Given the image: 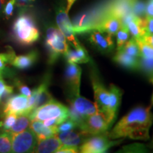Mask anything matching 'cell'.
<instances>
[{
	"label": "cell",
	"mask_w": 153,
	"mask_h": 153,
	"mask_svg": "<svg viewBox=\"0 0 153 153\" xmlns=\"http://www.w3.org/2000/svg\"><path fill=\"white\" fill-rule=\"evenodd\" d=\"M13 153L33 152L38 139L31 129H26L18 133H11Z\"/></svg>",
	"instance_id": "7"
},
{
	"label": "cell",
	"mask_w": 153,
	"mask_h": 153,
	"mask_svg": "<svg viewBox=\"0 0 153 153\" xmlns=\"http://www.w3.org/2000/svg\"><path fill=\"white\" fill-rule=\"evenodd\" d=\"M122 26L121 19L114 15H105L93 27L94 30L114 36Z\"/></svg>",
	"instance_id": "14"
},
{
	"label": "cell",
	"mask_w": 153,
	"mask_h": 153,
	"mask_svg": "<svg viewBox=\"0 0 153 153\" xmlns=\"http://www.w3.org/2000/svg\"><path fill=\"white\" fill-rule=\"evenodd\" d=\"M79 152V147L68 146L62 145V147L57 151L56 153H76Z\"/></svg>",
	"instance_id": "38"
},
{
	"label": "cell",
	"mask_w": 153,
	"mask_h": 153,
	"mask_svg": "<svg viewBox=\"0 0 153 153\" xmlns=\"http://www.w3.org/2000/svg\"><path fill=\"white\" fill-rule=\"evenodd\" d=\"M30 121L31 120H30L28 114H22L17 116L14 126L8 131L11 133H18L24 131L29 127Z\"/></svg>",
	"instance_id": "23"
},
{
	"label": "cell",
	"mask_w": 153,
	"mask_h": 153,
	"mask_svg": "<svg viewBox=\"0 0 153 153\" xmlns=\"http://www.w3.org/2000/svg\"><path fill=\"white\" fill-rule=\"evenodd\" d=\"M116 45H117V48L116 50L121 49L126 42L130 39V34L129 30L127 26H121V27L119 28L117 33H116Z\"/></svg>",
	"instance_id": "27"
},
{
	"label": "cell",
	"mask_w": 153,
	"mask_h": 153,
	"mask_svg": "<svg viewBox=\"0 0 153 153\" xmlns=\"http://www.w3.org/2000/svg\"><path fill=\"white\" fill-rule=\"evenodd\" d=\"M138 70L142 71L150 79L153 80V58H143L140 57Z\"/></svg>",
	"instance_id": "25"
},
{
	"label": "cell",
	"mask_w": 153,
	"mask_h": 153,
	"mask_svg": "<svg viewBox=\"0 0 153 153\" xmlns=\"http://www.w3.org/2000/svg\"><path fill=\"white\" fill-rule=\"evenodd\" d=\"M151 102H152V105H153V94L152 96V99H151Z\"/></svg>",
	"instance_id": "46"
},
{
	"label": "cell",
	"mask_w": 153,
	"mask_h": 153,
	"mask_svg": "<svg viewBox=\"0 0 153 153\" xmlns=\"http://www.w3.org/2000/svg\"><path fill=\"white\" fill-rule=\"evenodd\" d=\"M15 85L17 87H18L19 91H20L21 94H23L24 96H26V97H30L32 94V91L30 90V88L26 86L24 84H23L22 82L19 81V80L16 79L15 81Z\"/></svg>",
	"instance_id": "37"
},
{
	"label": "cell",
	"mask_w": 153,
	"mask_h": 153,
	"mask_svg": "<svg viewBox=\"0 0 153 153\" xmlns=\"http://www.w3.org/2000/svg\"><path fill=\"white\" fill-rule=\"evenodd\" d=\"M0 116H1V115H0Z\"/></svg>",
	"instance_id": "48"
},
{
	"label": "cell",
	"mask_w": 153,
	"mask_h": 153,
	"mask_svg": "<svg viewBox=\"0 0 153 153\" xmlns=\"http://www.w3.org/2000/svg\"><path fill=\"white\" fill-rule=\"evenodd\" d=\"M149 147H150V148L153 149V135H152V140H151V143H150V145H149Z\"/></svg>",
	"instance_id": "45"
},
{
	"label": "cell",
	"mask_w": 153,
	"mask_h": 153,
	"mask_svg": "<svg viewBox=\"0 0 153 153\" xmlns=\"http://www.w3.org/2000/svg\"><path fill=\"white\" fill-rule=\"evenodd\" d=\"M8 48V51L7 53H0V70H5L7 65H11L12 60L16 57L14 50L10 47Z\"/></svg>",
	"instance_id": "28"
},
{
	"label": "cell",
	"mask_w": 153,
	"mask_h": 153,
	"mask_svg": "<svg viewBox=\"0 0 153 153\" xmlns=\"http://www.w3.org/2000/svg\"><path fill=\"white\" fill-rule=\"evenodd\" d=\"M15 114L16 116L28 114V97L23 94L13 95L6 101L3 115ZM29 115V114H28Z\"/></svg>",
	"instance_id": "11"
},
{
	"label": "cell",
	"mask_w": 153,
	"mask_h": 153,
	"mask_svg": "<svg viewBox=\"0 0 153 153\" xmlns=\"http://www.w3.org/2000/svg\"><path fill=\"white\" fill-rule=\"evenodd\" d=\"M143 41H144L145 43H148L151 46L153 47V34H150V35H145L144 37L142 38Z\"/></svg>",
	"instance_id": "40"
},
{
	"label": "cell",
	"mask_w": 153,
	"mask_h": 153,
	"mask_svg": "<svg viewBox=\"0 0 153 153\" xmlns=\"http://www.w3.org/2000/svg\"><path fill=\"white\" fill-rule=\"evenodd\" d=\"M76 128H77V126L70 118H68V119L57 126V131H58V133L72 131V130H74Z\"/></svg>",
	"instance_id": "33"
},
{
	"label": "cell",
	"mask_w": 153,
	"mask_h": 153,
	"mask_svg": "<svg viewBox=\"0 0 153 153\" xmlns=\"http://www.w3.org/2000/svg\"><path fill=\"white\" fill-rule=\"evenodd\" d=\"M62 144L56 137H48L43 140H38L37 144L33 152L36 153H52L57 151L62 147Z\"/></svg>",
	"instance_id": "17"
},
{
	"label": "cell",
	"mask_w": 153,
	"mask_h": 153,
	"mask_svg": "<svg viewBox=\"0 0 153 153\" xmlns=\"http://www.w3.org/2000/svg\"><path fill=\"white\" fill-rule=\"evenodd\" d=\"M138 45L140 53V57L143 58H153V47L145 43L142 39L135 40Z\"/></svg>",
	"instance_id": "29"
},
{
	"label": "cell",
	"mask_w": 153,
	"mask_h": 153,
	"mask_svg": "<svg viewBox=\"0 0 153 153\" xmlns=\"http://www.w3.org/2000/svg\"><path fill=\"white\" fill-rule=\"evenodd\" d=\"M151 82H152V83L153 84V80H152V81H151Z\"/></svg>",
	"instance_id": "47"
},
{
	"label": "cell",
	"mask_w": 153,
	"mask_h": 153,
	"mask_svg": "<svg viewBox=\"0 0 153 153\" xmlns=\"http://www.w3.org/2000/svg\"><path fill=\"white\" fill-rule=\"evenodd\" d=\"M55 135L62 145L74 147H79L88 137H89L82 131L78 133L74 130L61 132L57 133Z\"/></svg>",
	"instance_id": "16"
},
{
	"label": "cell",
	"mask_w": 153,
	"mask_h": 153,
	"mask_svg": "<svg viewBox=\"0 0 153 153\" xmlns=\"http://www.w3.org/2000/svg\"><path fill=\"white\" fill-rule=\"evenodd\" d=\"M30 120L44 121L48 119H55L59 123L69 118V109L67 106L55 99L43 106L38 107L29 114Z\"/></svg>",
	"instance_id": "4"
},
{
	"label": "cell",
	"mask_w": 153,
	"mask_h": 153,
	"mask_svg": "<svg viewBox=\"0 0 153 153\" xmlns=\"http://www.w3.org/2000/svg\"><path fill=\"white\" fill-rule=\"evenodd\" d=\"M39 30L32 15L21 13L15 19L12 26V37L22 46H30L38 41Z\"/></svg>",
	"instance_id": "2"
},
{
	"label": "cell",
	"mask_w": 153,
	"mask_h": 153,
	"mask_svg": "<svg viewBox=\"0 0 153 153\" xmlns=\"http://www.w3.org/2000/svg\"><path fill=\"white\" fill-rule=\"evenodd\" d=\"M109 93L110 101L106 119L109 123L110 126H111L114 123L115 119H116L118 108H119L120 102H121L122 91L116 85L111 84L109 87Z\"/></svg>",
	"instance_id": "15"
},
{
	"label": "cell",
	"mask_w": 153,
	"mask_h": 153,
	"mask_svg": "<svg viewBox=\"0 0 153 153\" xmlns=\"http://www.w3.org/2000/svg\"><path fill=\"white\" fill-rule=\"evenodd\" d=\"M110 127L109 123L104 115L97 112L86 116L79 129L87 134L88 136H92L106 133Z\"/></svg>",
	"instance_id": "6"
},
{
	"label": "cell",
	"mask_w": 153,
	"mask_h": 153,
	"mask_svg": "<svg viewBox=\"0 0 153 153\" xmlns=\"http://www.w3.org/2000/svg\"><path fill=\"white\" fill-rule=\"evenodd\" d=\"M17 116L15 114L5 115L3 120L0 121V129L4 131H9L14 125Z\"/></svg>",
	"instance_id": "31"
},
{
	"label": "cell",
	"mask_w": 153,
	"mask_h": 153,
	"mask_svg": "<svg viewBox=\"0 0 153 153\" xmlns=\"http://www.w3.org/2000/svg\"><path fill=\"white\" fill-rule=\"evenodd\" d=\"M81 75L82 69L76 63L68 62L65 72V77L67 85L70 89L71 97L79 95Z\"/></svg>",
	"instance_id": "10"
},
{
	"label": "cell",
	"mask_w": 153,
	"mask_h": 153,
	"mask_svg": "<svg viewBox=\"0 0 153 153\" xmlns=\"http://www.w3.org/2000/svg\"><path fill=\"white\" fill-rule=\"evenodd\" d=\"M7 0H0V16L1 14H3V11L4 8V6L7 3Z\"/></svg>",
	"instance_id": "42"
},
{
	"label": "cell",
	"mask_w": 153,
	"mask_h": 153,
	"mask_svg": "<svg viewBox=\"0 0 153 153\" xmlns=\"http://www.w3.org/2000/svg\"><path fill=\"white\" fill-rule=\"evenodd\" d=\"M0 33H1V32H0Z\"/></svg>",
	"instance_id": "49"
},
{
	"label": "cell",
	"mask_w": 153,
	"mask_h": 153,
	"mask_svg": "<svg viewBox=\"0 0 153 153\" xmlns=\"http://www.w3.org/2000/svg\"><path fill=\"white\" fill-rule=\"evenodd\" d=\"M16 2V0H9V1H7V3H6L4 8L3 14H4L7 18H9V17L12 16Z\"/></svg>",
	"instance_id": "36"
},
{
	"label": "cell",
	"mask_w": 153,
	"mask_h": 153,
	"mask_svg": "<svg viewBox=\"0 0 153 153\" xmlns=\"http://www.w3.org/2000/svg\"><path fill=\"white\" fill-rule=\"evenodd\" d=\"M90 77L94 94L95 104L97 105L99 112L104 114L106 118L110 101L109 90L105 88L99 78L92 71L91 72Z\"/></svg>",
	"instance_id": "8"
},
{
	"label": "cell",
	"mask_w": 153,
	"mask_h": 153,
	"mask_svg": "<svg viewBox=\"0 0 153 153\" xmlns=\"http://www.w3.org/2000/svg\"><path fill=\"white\" fill-rule=\"evenodd\" d=\"M45 46L48 53V63L56 62L60 55H65L69 50L67 39L58 28L50 26L47 28Z\"/></svg>",
	"instance_id": "3"
},
{
	"label": "cell",
	"mask_w": 153,
	"mask_h": 153,
	"mask_svg": "<svg viewBox=\"0 0 153 153\" xmlns=\"http://www.w3.org/2000/svg\"><path fill=\"white\" fill-rule=\"evenodd\" d=\"M139 58L126 54L122 50H118L114 57V60L123 68L131 70H138Z\"/></svg>",
	"instance_id": "21"
},
{
	"label": "cell",
	"mask_w": 153,
	"mask_h": 153,
	"mask_svg": "<svg viewBox=\"0 0 153 153\" xmlns=\"http://www.w3.org/2000/svg\"><path fill=\"white\" fill-rule=\"evenodd\" d=\"M76 1V0H67V7H66V11L67 12H69L70 9H71L72 7L73 6L74 2Z\"/></svg>",
	"instance_id": "41"
},
{
	"label": "cell",
	"mask_w": 153,
	"mask_h": 153,
	"mask_svg": "<svg viewBox=\"0 0 153 153\" xmlns=\"http://www.w3.org/2000/svg\"><path fill=\"white\" fill-rule=\"evenodd\" d=\"M5 70H0V79H2L4 77V73Z\"/></svg>",
	"instance_id": "44"
},
{
	"label": "cell",
	"mask_w": 153,
	"mask_h": 153,
	"mask_svg": "<svg viewBox=\"0 0 153 153\" xmlns=\"http://www.w3.org/2000/svg\"><path fill=\"white\" fill-rule=\"evenodd\" d=\"M122 51L126 54L131 55V56L135 57H140V49L138 45L136 43V41L133 38H130L122 48Z\"/></svg>",
	"instance_id": "26"
},
{
	"label": "cell",
	"mask_w": 153,
	"mask_h": 153,
	"mask_svg": "<svg viewBox=\"0 0 153 153\" xmlns=\"http://www.w3.org/2000/svg\"><path fill=\"white\" fill-rule=\"evenodd\" d=\"M120 152H147L146 147L140 143H134V144L123 147L119 151Z\"/></svg>",
	"instance_id": "32"
},
{
	"label": "cell",
	"mask_w": 153,
	"mask_h": 153,
	"mask_svg": "<svg viewBox=\"0 0 153 153\" xmlns=\"http://www.w3.org/2000/svg\"><path fill=\"white\" fill-rule=\"evenodd\" d=\"M38 58V53L36 51H32L25 55H16L11 65L20 70H28L35 64Z\"/></svg>",
	"instance_id": "20"
},
{
	"label": "cell",
	"mask_w": 153,
	"mask_h": 153,
	"mask_svg": "<svg viewBox=\"0 0 153 153\" xmlns=\"http://www.w3.org/2000/svg\"><path fill=\"white\" fill-rule=\"evenodd\" d=\"M21 3H30V2H33L35 1V0H17Z\"/></svg>",
	"instance_id": "43"
},
{
	"label": "cell",
	"mask_w": 153,
	"mask_h": 153,
	"mask_svg": "<svg viewBox=\"0 0 153 153\" xmlns=\"http://www.w3.org/2000/svg\"><path fill=\"white\" fill-rule=\"evenodd\" d=\"M152 106H137L128 113L116 123L107 135L111 140L129 137L133 140H148L149 132L153 124Z\"/></svg>",
	"instance_id": "1"
},
{
	"label": "cell",
	"mask_w": 153,
	"mask_h": 153,
	"mask_svg": "<svg viewBox=\"0 0 153 153\" xmlns=\"http://www.w3.org/2000/svg\"><path fill=\"white\" fill-rule=\"evenodd\" d=\"M30 128L36 134L38 140H43L48 137L55 136L57 131V126L55 127H48L44 125L43 121L38 120H31Z\"/></svg>",
	"instance_id": "19"
},
{
	"label": "cell",
	"mask_w": 153,
	"mask_h": 153,
	"mask_svg": "<svg viewBox=\"0 0 153 153\" xmlns=\"http://www.w3.org/2000/svg\"><path fill=\"white\" fill-rule=\"evenodd\" d=\"M89 41L99 51L103 53L111 52L114 48V43L112 36L101 32L99 30H94L90 31Z\"/></svg>",
	"instance_id": "12"
},
{
	"label": "cell",
	"mask_w": 153,
	"mask_h": 153,
	"mask_svg": "<svg viewBox=\"0 0 153 153\" xmlns=\"http://www.w3.org/2000/svg\"><path fill=\"white\" fill-rule=\"evenodd\" d=\"M143 26L145 35L153 34V17L147 16L143 17Z\"/></svg>",
	"instance_id": "35"
},
{
	"label": "cell",
	"mask_w": 153,
	"mask_h": 153,
	"mask_svg": "<svg viewBox=\"0 0 153 153\" xmlns=\"http://www.w3.org/2000/svg\"><path fill=\"white\" fill-rule=\"evenodd\" d=\"M145 16L153 17V0H148L146 2Z\"/></svg>",
	"instance_id": "39"
},
{
	"label": "cell",
	"mask_w": 153,
	"mask_h": 153,
	"mask_svg": "<svg viewBox=\"0 0 153 153\" xmlns=\"http://www.w3.org/2000/svg\"><path fill=\"white\" fill-rule=\"evenodd\" d=\"M65 57L68 62H73L76 64L87 63L91 60L87 50L82 45L79 47L75 48V50L69 48L68 52L65 55Z\"/></svg>",
	"instance_id": "22"
},
{
	"label": "cell",
	"mask_w": 153,
	"mask_h": 153,
	"mask_svg": "<svg viewBox=\"0 0 153 153\" xmlns=\"http://www.w3.org/2000/svg\"><path fill=\"white\" fill-rule=\"evenodd\" d=\"M70 106L84 116H90L99 112L95 102L94 103L80 95L74 96L70 98Z\"/></svg>",
	"instance_id": "13"
},
{
	"label": "cell",
	"mask_w": 153,
	"mask_h": 153,
	"mask_svg": "<svg viewBox=\"0 0 153 153\" xmlns=\"http://www.w3.org/2000/svg\"><path fill=\"white\" fill-rule=\"evenodd\" d=\"M108 132V131H107ZM107 132L97 135L88 137L79 148L82 153H103L111 147L120 144L122 140H112L107 135Z\"/></svg>",
	"instance_id": "5"
},
{
	"label": "cell",
	"mask_w": 153,
	"mask_h": 153,
	"mask_svg": "<svg viewBox=\"0 0 153 153\" xmlns=\"http://www.w3.org/2000/svg\"><path fill=\"white\" fill-rule=\"evenodd\" d=\"M14 91V87L7 85L2 79H0V103L4 98L11 95Z\"/></svg>",
	"instance_id": "34"
},
{
	"label": "cell",
	"mask_w": 153,
	"mask_h": 153,
	"mask_svg": "<svg viewBox=\"0 0 153 153\" xmlns=\"http://www.w3.org/2000/svg\"><path fill=\"white\" fill-rule=\"evenodd\" d=\"M145 7L146 3L141 0H133L131 3L132 13L137 17L143 18L145 16Z\"/></svg>",
	"instance_id": "30"
},
{
	"label": "cell",
	"mask_w": 153,
	"mask_h": 153,
	"mask_svg": "<svg viewBox=\"0 0 153 153\" xmlns=\"http://www.w3.org/2000/svg\"><path fill=\"white\" fill-rule=\"evenodd\" d=\"M12 150V136L8 131L0 129V153H9Z\"/></svg>",
	"instance_id": "24"
},
{
	"label": "cell",
	"mask_w": 153,
	"mask_h": 153,
	"mask_svg": "<svg viewBox=\"0 0 153 153\" xmlns=\"http://www.w3.org/2000/svg\"><path fill=\"white\" fill-rule=\"evenodd\" d=\"M48 85L49 80L46 79L32 90L31 95H33L36 99L34 110L53 99L52 95L48 91Z\"/></svg>",
	"instance_id": "18"
},
{
	"label": "cell",
	"mask_w": 153,
	"mask_h": 153,
	"mask_svg": "<svg viewBox=\"0 0 153 153\" xmlns=\"http://www.w3.org/2000/svg\"><path fill=\"white\" fill-rule=\"evenodd\" d=\"M56 23L57 27L63 33L66 39L72 43L74 48L81 45L77 38H76V33L74 31L72 23L69 18L68 13L66 11V8L60 7L56 12Z\"/></svg>",
	"instance_id": "9"
}]
</instances>
